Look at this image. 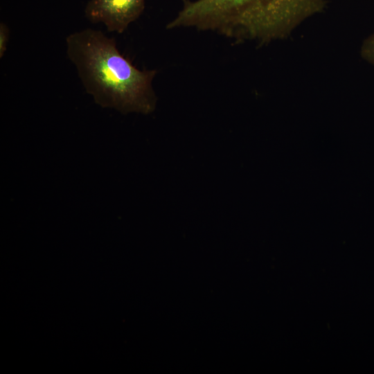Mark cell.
<instances>
[{
	"mask_svg": "<svg viewBox=\"0 0 374 374\" xmlns=\"http://www.w3.org/2000/svg\"><path fill=\"white\" fill-rule=\"evenodd\" d=\"M66 55L85 91L103 108L148 114L156 107L155 69L140 70L118 49L116 39L85 28L66 37Z\"/></svg>",
	"mask_w": 374,
	"mask_h": 374,
	"instance_id": "6da1fadb",
	"label": "cell"
},
{
	"mask_svg": "<svg viewBox=\"0 0 374 374\" xmlns=\"http://www.w3.org/2000/svg\"><path fill=\"white\" fill-rule=\"evenodd\" d=\"M326 6V0H183L166 27H191L265 44L288 37Z\"/></svg>",
	"mask_w": 374,
	"mask_h": 374,
	"instance_id": "7a4b0ae2",
	"label": "cell"
},
{
	"mask_svg": "<svg viewBox=\"0 0 374 374\" xmlns=\"http://www.w3.org/2000/svg\"><path fill=\"white\" fill-rule=\"evenodd\" d=\"M145 0H89L84 9L90 22L102 23L108 32L124 33L145 9Z\"/></svg>",
	"mask_w": 374,
	"mask_h": 374,
	"instance_id": "3957f363",
	"label": "cell"
},
{
	"mask_svg": "<svg viewBox=\"0 0 374 374\" xmlns=\"http://www.w3.org/2000/svg\"><path fill=\"white\" fill-rule=\"evenodd\" d=\"M360 54L364 60L374 65V33L363 42Z\"/></svg>",
	"mask_w": 374,
	"mask_h": 374,
	"instance_id": "277c9868",
	"label": "cell"
},
{
	"mask_svg": "<svg viewBox=\"0 0 374 374\" xmlns=\"http://www.w3.org/2000/svg\"><path fill=\"white\" fill-rule=\"evenodd\" d=\"M10 38V29L4 22L0 23V58H2L7 49Z\"/></svg>",
	"mask_w": 374,
	"mask_h": 374,
	"instance_id": "5b68a950",
	"label": "cell"
}]
</instances>
